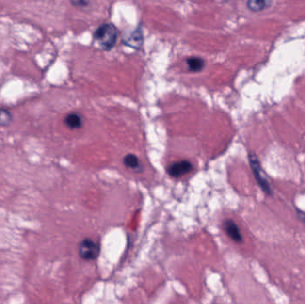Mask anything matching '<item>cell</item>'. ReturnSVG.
<instances>
[{"instance_id":"10","label":"cell","mask_w":305,"mask_h":304,"mask_svg":"<svg viewBox=\"0 0 305 304\" xmlns=\"http://www.w3.org/2000/svg\"><path fill=\"white\" fill-rule=\"evenodd\" d=\"M123 163L128 169H133V170L139 169V165H140L138 157L134 155H126L123 159Z\"/></svg>"},{"instance_id":"6","label":"cell","mask_w":305,"mask_h":304,"mask_svg":"<svg viewBox=\"0 0 305 304\" xmlns=\"http://www.w3.org/2000/svg\"><path fill=\"white\" fill-rule=\"evenodd\" d=\"M64 122L65 124L66 127L71 128V129H78L82 127V118L81 116L76 113V112H72V113H69L68 115L65 116Z\"/></svg>"},{"instance_id":"8","label":"cell","mask_w":305,"mask_h":304,"mask_svg":"<svg viewBox=\"0 0 305 304\" xmlns=\"http://www.w3.org/2000/svg\"><path fill=\"white\" fill-rule=\"evenodd\" d=\"M187 64L190 71L199 72L205 66V61L199 57H191L187 60Z\"/></svg>"},{"instance_id":"7","label":"cell","mask_w":305,"mask_h":304,"mask_svg":"<svg viewBox=\"0 0 305 304\" xmlns=\"http://www.w3.org/2000/svg\"><path fill=\"white\" fill-rule=\"evenodd\" d=\"M248 9H250L251 11L253 12H260L262 11L263 9H265L267 7H269L270 6H272V2L270 1H266V0H252V1H248L246 3Z\"/></svg>"},{"instance_id":"4","label":"cell","mask_w":305,"mask_h":304,"mask_svg":"<svg viewBox=\"0 0 305 304\" xmlns=\"http://www.w3.org/2000/svg\"><path fill=\"white\" fill-rule=\"evenodd\" d=\"M223 229L228 238L233 242L240 243L243 242V236L238 224L230 219H227L223 221Z\"/></svg>"},{"instance_id":"5","label":"cell","mask_w":305,"mask_h":304,"mask_svg":"<svg viewBox=\"0 0 305 304\" xmlns=\"http://www.w3.org/2000/svg\"><path fill=\"white\" fill-rule=\"evenodd\" d=\"M193 166L189 160H179L168 168V173L173 177H182L192 171Z\"/></svg>"},{"instance_id":"2","label":"cell","mask_w":305,"mask_h":304,"mask_svg":"<svg viewBox=\"0 0 305 304\" xmlns=\"http://www.w3.org/2000/svg\"><path fill=\"white\" fill-rule=\"evenodd\" d=\"M78 252L80 257L83 260H96L100 254L99 244L92 238H84L79 243Z\"/></svg>"},{"instance_id":"12","label":"cell","mask_w":305,"mask_h":304,"mask_svg":"<svg viewBox=\"0 0 305 304\" xmlns=\"http://www.w3.org/2000/svg\"><path fill=\"white\" fill-rule=\"evenodd\" d=\"M72 4L74 6H80V5H87L88 3H86V2H72Z\"/></svg>"},{"instance_id":"3","label":"cell","mask_w":305,"mask_h":304,"mask_svg":"<svg viewBox=\"0 0 305 304\" xmlns=\"http://www.w3.org/2000/svg\"><path fill=\"white\" fill-rule=\"evenodd\" d=\"M250 163L253 170V173L256 177V182L258 183L259 187L261 188V190L266 193L267 195H272V189L271 185L267 179L265 173L263 172V170L261 168V163L258 160L257 156L255 155H250Z\"/></svg>"},{"instance_id":"1","label":"cell","mask_w":305,"mask_h":304,"mask_svg":"<svg viewBox=\"0 0 305 304\" xmlns=\"http://www.w3.org/2000/svg\"><path fill=\"white\" fill-rule=\"evenodd\" d=\"M95 38L104 49H112L117 41L116 28L111 23H105L96 30Z\"/></svg>"},{"instance_id":"11","label":"cell","mask_w":305,"mask_h":304,"mask_svg":"<svg viewBox=\"0 0 305 304\" xmlns=\"http://www.w3.org/2000/svg\"><path fill=\"white\" fill-rule=\"evenodd\" d=\"M297 216L300 221H302L305 225V212L303 210H297Z\"/></svg>"},{"instance_id":"9","label":"cell","mask_w":305,"mask_h":304,"mask_svg":"<svg viewBox=\"0 0 305 304\" xmlns=\"http://www.w3.org/2000/svg\"><path fill=\"white\" fill-rule=\"evenodd\" d=\"M14 120V117L12 115L11 112L9 111L0 107V126L1 127H6L10 125Z\"/></svg>"}]
</instances>
